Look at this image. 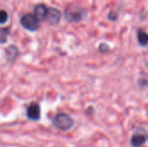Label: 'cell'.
I'll use <instances>...</instances> for the list:
<instances>
[{
    "label": "cell",
    "instance_id": "cell-1",
    "mask_svg": "<svg viewBox=\"0 0 148 147\" xmlns=\"http://www.w3.org/2000/svg\"><path fill=\"white\" fill-rule=\"evenodd\" d=\"M87 16V10L78 5L71 4L65 10V18L72 23H80Z\"/></svg>",
    "mask_w": 148,
    "mask_h": 147
},
{
    "label": "cell",
    "instance_id": "cell-2",
    "mask_svg": "<svg viewBox=\"0 0 148 147\" xmlns=\"http://www.w3.org/2000/svg\"><path fill=\"white\" fill-rule=\"evenodd\" d=\"M53 124L58 129L62 130V131H67V130L70 129L73 126L74 120L68 114L59 113L58 115H56L55 117L54 121H53Z\"/></svg>",
    "mask_w": 148,
    "mask_h": 147
},
{
    "label": "cell",
    "instance_id": "cell-3",
    "mask_svg": "<svg viewBox=\"0 0 148 147\" xmlns=\"http://www.w3.org/2000/svg\"><path fill=\"white\" fill-rule=\"evenodd\" d=\"M20 23L23 28L30 31L37 30L40 27L39 19L32 14H25L24 16H23L20 20Z\"/></svg>",
    "mask_w": 148,
    "mask_h": 147
},
{
    "label": "cell",
    "instance_id": "cell-4",
    "mask_svg": "<svg viewBox=\"0 0 148 147\" xmlns=\"http://www.w3.org/2000/svg\"><path fill=\"white\" fill-rule=\"evenodd\" d=\"M61 17H62V13L60 10H58L57 9H55V8H49L47 10L45 19L47 20V22L49 24L55 25V24L59 23Z\"/></svg>",
    "mask_w": 148,
    "mask_h": 147
},
{
    "label": "cell",
    "instance_id": "cell-5",
    "mask_svg": "<svg viewBox=\"0 0 148 147\" xmlns=\"http://www.w3.org/2000/svg\"><path fill=\"white\" fill-rule=\"evenodd\" d=\"M27 116L32 120H38L41 117L40 107L36 103H32L27 109Z\"/></svg>",
    "mask_w": 148,
    "mask_h": 147
},
{
    "label": "cell",
    "instance_id": "cell-6",
    "mask_svg": "<svg viewBox=\"0 0 148 147\" xmlns=\"http://www.w3.org/2000/svg\"><path fill=\"white\" fill-rule=\"evenodd\" d=\"M18 55H19V50L14 45H10V46H9L5 49V56H6V59L10 62H13L16 59V57L18 56Z\"/></svg>",
    "mask_w": 148,
    "mask_h": 147
},
{
    "label": "cell",
    "instance_id": "cell-7",
    "mask_svg": "<svg viewBox=\"0 0 148 147\" xmlns=\"http://www.w3.org/2000/svg\"><path fill=\"white\" fill-rule=\"evenodd\" d=\"M139 44L142 47H147L148 45V33L143 29H140L137 33Z\"/></svg>",
    "mask_w": 148,
    "mask_h": 147
},
{
    "label": "cell",
    "instance_id": "cell-8",
    "mask_svg": "<svg viewBox=\"0 0 148 147\" xmlns=\"http://www.w3.org/2000/svg\"><path fill=\"white\" fill-rule=\"evenodd\" d=\"M47 7L44 4H37L35 7V16L39 19H45L46 14H47Z\"/></svg>",
    "mask_w": 148,
    "mask_h": 147
},
{
    "label": "cell",
    "instance_id": "cell-9",
    "mask_svg": "<svg viewBox=\"0 0 148 147\" xmlns=\"http://www.w3.org/2000/svg\"><path fill=\"white\" fill-rule=\"evenodd\" d=\"M146 143V138L142 134H135L131 139V145L134 147H140Z\"/></svg>",
    "mask_w": 148,
    "mask_h": 147
},
{
    "label": "cell",
    "instance_id": "cell-10",
    "mask_svg": "<svg viewBox=\"0 0 148 147\" xmlns=\"http://www.w3.org/2000/svg\"><path fill=\"white\" fill-rule=\"evenodd\" d=\"M10 33L9 28H2L0 29V42L4 43L7 40V36Z\"/></svg>",
    "mask_w": 148,
    "mask_h": 147
},
{
    "label": "cell",
    "instance_id": "cell-11",
    "mask_svg": "<svg viewBox=\"0 0 148 147\" xmlns=\"http://www.w3.org/2000/svg\"><path fill=\"white\" fill-rule=\"evenodd\" d=\"M8 20V13L5 10H0V23H4Z\"/></svg>",
    "mask_w": 148,
    "mask_h": 147
},
{
    "label": "cell",
    "instance_id": "cell-12",
    "mask_svg": "<svg viewBox=\"0 0 148 147\" xmlns=\"http://www.w3.org/2000/svg\"><path fill=\"white\" fill-rule=\"evenodd\" d=\"M108 19L110 20V21L114 22V21H116L118 19V14L114 10H111L108 15Z\"/></svg>",
    "mask_w": 148,
    "mask_h": 147
},
{
    "label": "cell",
    "instance_id": "cell-13",
    "mask_svg": "<svg viewBox=\"0 0 148 147\" xmlns=\"http://www.w3.org/2000/svg\"><path fill=\"white\" fill-rule=\"evenodd\" d=\"M99 50L102 53H107L109 51V46L106 43H101L99 45Z\"/></svg>",
    "mask_w": 148,
    "mask_h": 147
}]
</instances>
